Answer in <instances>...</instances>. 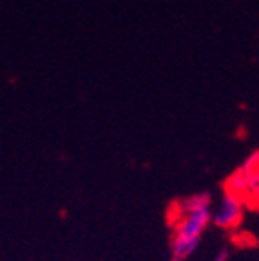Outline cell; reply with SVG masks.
<instances>
[{
	"label": "cell",
	"mask_w": 259,
	"mask_h": 261,
	"mask_svg": "<svg viewBox=\"0 0 259 261\" xmlns=\"http://www.w3.org/2000/svg\"><path fill=\"white\" fill-rule=\"evenodd\" d=\"M212 196L196 192L178 203V218L170 236V261H187L198 249L203 232L211 225Z\"/></svg>",
	"instance_id": "cell-1"
},
{
	"label": "cell",
	"mask_w": 259,
	"mask_h": 261,
	"mask_svg": "<svg viewBox=\"0 0 259 261\" xmlns=\"http://www.w3.org/2000/svg\"><path fill=\"white\" fill-rule=\"evenodd\" d=\"M243 220V200L232 192H223L216 211H212L211 223L219 228H234Z\"/></svg>",
	"instance_id": "cell-2"
},
{
	"label": "cell",
	"mask_w": 259,
	"mask_h": 261,
	"mask_svg": "<svg viewBox=\"0 0 259 261\" xmlns=\"http://www.w3.org/2000/svg\"><path fill=\"white\" fill-rule=\"evenodd\" d=\"M239 171H243L245 174H252V172L259 171V149L248 154V158L239 165Z\"/></svg>",
	"instance_id": "cell-3"
},
{
	"label": "cell",
	"mask_w": 259,
	"mask_h": 261,
	"mask_svg": "<svg viewBox=\"0 0 259 261\" xmlns=\"http://www.w3.org/2000/svg\"><path fill=\"white\" fill-rule=\"evenodd\" d=\"M245 196H250V198H255V200H259V171L248 174L247 192H245Z\"/></svg>",
	"instance_id": "cell-4"
},
{
	"label": "cell",
	"mask_w": 259,
	"mask_h": 261,
	"mask_svg": "<svg viewBox=\"0 0 259 261\" xmlns=\"http://www.w3.org/2000/svg\"><path fill=\"white\" fill-rule=\"evenodd\" d=\"M230 259V250L228 249H219L218 252H216L214 259L212 261H228Z\"/></svg>",
	"instance_id": "cell-5"
}]
</instances>
